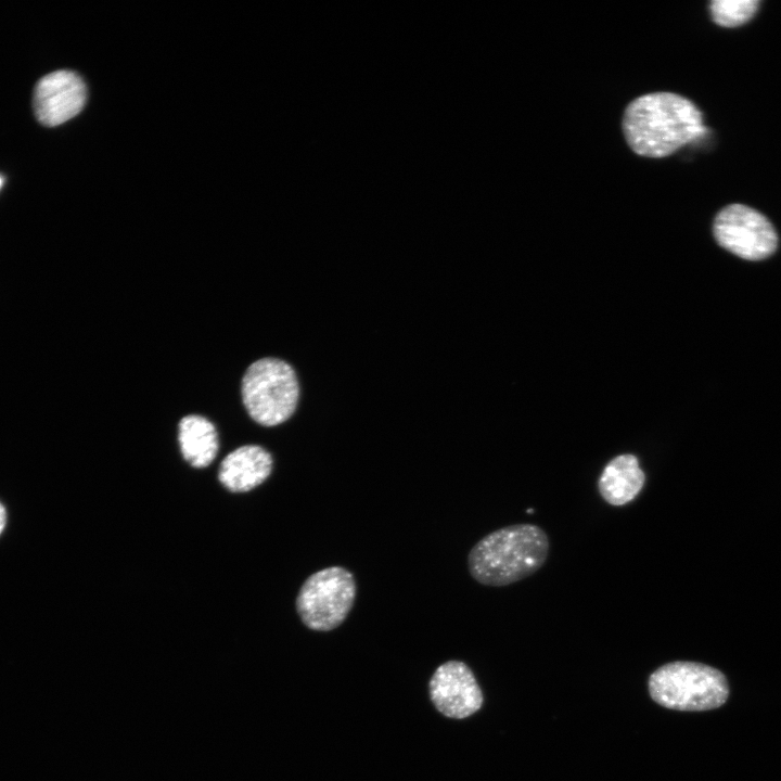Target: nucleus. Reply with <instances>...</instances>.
Here are the masks:
<instances>
[{
  "label": "nucleus",
  "instance_id": "ddd939ff",
  "mask_svg": "<svg viewBox=\"0 0 781 781\" xmlns=\"http://www.w3.org/2000/svg\"><path fill=\"white\" fill-rule=\"evenodd\" d=\"M7 514L4 507L0 503V534L5 526Z\"/></svg>",
  "mask_w": 781,
  "mask_h": 781
},
{
  "label": "nucleus",
  "instance_id": "f03ea898",
  "mask_svg": "<svg viewBox=\"0 0 781 781\" xmlns=\"http://www.w3.org/2000/svg\"><path fill=\"white\" fill-rule=\"evenodd\" d=\"M550 541L535 524H514L490 532L468 554L471 577L481 585L503 587L536 573L547 561Z\"/></svg>",
  "mask_w": 781,
  "mask_h": 781
},
{
  "label": "nucleus",
  "instance_id": "9d476101",
  "mask_svg": "<svg viewBox=\"0 0 781 781\" xmlns=\"http://www.w3.org/2000/svg\"><path fill=\"white\" fill-rule=\"evenodd\" d=\"M645 484V473L632 453L614 457L603 468L598 479L601 498L614 507L633 501Z\"/></svg>",
  "mask_w": 781,
  "mask_h": 781
},
{
  "label": "nucleus",
  "instance_id": "7ed1b4c3",
  "mask_svg": "<svg viewBox=\"0 0 781 781\" xmlns=\"http://www.w3.org/2000/svg\"><path fill=\"white\" fill-rule=\"evenodd\" d=\"M648 684L657 704L675 710L714 709L724 705L729 696L726 676L697 662L667 663L651 674Z\"/></svg>",
  "mask_w": 781,
  "mask_h": 781
},
{
  "label": "nucleus",
  "instance_id": "1a4fd4ad",
  "mask_svg": "<svg viewBox=\"0 0 781 781\" xmlns=\"http://www.w3.org/2000/svg\"><path fill=\"white\" fill-rule=\"evenodd\" d=\"M273 460L258 445H245L231 451L220 463L218 479L232 492H245L263 484L271 474Z\"/></svg>",
  "mask_w": 781,
  "mask_h": 781
},
{
  "label": "nucleus",
  "instance_id": "6e6552de",
  "mask_svg": "<svg viewBox=\"0 0 781 781\" xmlns=\"http://www.w3.org/2000/svg\"><path fill=\"white\" fill-rule=\"evenodd\" d=\"M86 100L87 88L77 73L55 71L43 76L36 85L35 115L40 124L54 127L78 115Z\"/></svg>",
  "mask_w": 781,
  "mask_h": 781
},
{
  "label": "nucleus",
  "instance_id": "9b49d317",
  "mask_svg": "<svg viewBox=\"0 0 781 781\" xmlns=\"http://www.w3.org/2000/svg\"><path fill=\"white\" fill-rule=\"evenodd\" d=\"M178 441L184 460L197 469L208 466L218 451L215 425L197 414L185 415L180 420Z\"/></svg>",
  "mask_w": 781,
  "mask_h": 781
},
{
  "label": "nucleus",
  "instance_id": "20e7f679",
  "mask_svg": "<svg viewBox=\"0 0 781 781\" xmlns=\"http://www.w3.org/2000/svg\"><path fill=\"white\" fill-rule=\"evenodd\" d=\"M242 398L247 413L258 424L284 423L294 414L299 399L294 369L274 357L256 360L244 373Z\"/></svg>",
  "mask_w": 781,
  "mask_h": 781
},
{
  "label": "nucleus",
  "instance_id": "4468645a",
  "mask_svg": "<svg viewBox=\"0 0 781 781\" xmlns=\"http://www.w3.org/2000/svg\"><path fill=\"white\" fill-rule=\"evenodd\" d=\"M2 184H3V178L0 176V188L2 187Z\"/></svg>",
  "mask_w": 781,
  "mask_h": 781
},
{
  "label": "nucleus",
  "instance_id": "f8f14e48",
  "mask_svg": "<svg viewBox=\"0 0 781 781\" xmlns=\"http://www.w3.org/2000/svg\"><path fill=\"white\" fill-rule=\"evenodd\" d=\"M757 0H715L710 2L713 21L725 27H734L746 23L758 8Z\"/></svg>",
  "mask_w": 781,
  "mask_h": 781
},
{
  "label": "nucleus",
  "instance_id": "f257e3e1",
  "mask_svg": "<svg viewBox=\"0 0 781 781\" xmlns=\"http://www.w3.org/2000/svg\"><path fill=\"white\" fill-rule=\"evenodd\" d=\"M623 132L638 155L664 157L706 132L696 105L671 92H653L631 101L623 117Z\"/></svg>",
  "mask_w": 781,
  "mask_h": 781
},
{
  "label": "nucleus",
  "instance_id": "39448f33",
  "mask_svg": "<svg viewBox=\"0 0 781 781\" xmlns=\"http://www.w3.org/2000/svg\"><path fill=\"white\" fill-rule=\"evenodd\" d=\"M357 596L354 574L338 565L319 569L302 584L295 607L302 623L315 631H331L349 615Z\"/></svg>",
  "mask_w": 781,
  "mask_h": 781
},
{
  "label": "nucleus",
  "instance_id": "423d86ee",
  "mask_svg": "<svg viewBox=\"0 0 781 781\" xmlns=\"http://www.w3.org/2000/svg\"><path fill=\"white\" fill-rule=\"evenodd\" d=\"M713 232L721 247L746 260L765 259L778 246V235L770 221L742 204L722 208L715 217Z\"/></svg>",
  "mask_w": 781,
  "mask_h": 781
},
{
  "label": "nucleus",
  "instance_id": "0eeeda50",
  "mask_svg": "<svg viewBox=\"0 0 781 781\" xmlns=\"http://www.w3.org/2000/svg\"><path fill=\"white\" fill-rule=\"evenodd\" d=\"M428 693L435 708L445 717L464 719L483 705V692L471 668L450 660L439 665L428 681Z\"/></svg>",
  "mask_w": 781,
  "mask_h": 781
}]
</instances>
